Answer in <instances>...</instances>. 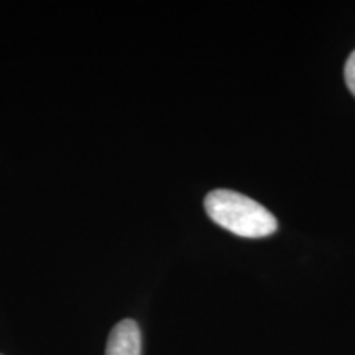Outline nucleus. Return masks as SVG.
<instances>
[{
    "label": "nucleus",
    "mask_w": 355,
    "mask_h": 355,
    "mask_svg": "<svg viewBox=\"0 0 355 355\" xmlns=\"http://www.w3.org/2000/svg\"><path fill=\"white\" fill-rule=\"evenodd\" d=\"M204 207L217 225L241 237H266L278 227L272 212L237 191H211L204 199Z\"/></svg>",
    "instance_id": "nucleus-1"
},
{
    "label": "nucleus",
    "mask_w": 355,
    "mask_h": 355,
    "mask_svg": "<svg viewBox=\"0 0 355 355\" xmlns=\"http://www.w3.org/2000/svg\"><path fill=\"white\" fill-rule=\"evenodd\" d=\"M105 355H141V334L139 324L123 319L110 331Z\"/></svg>",
    "instance_id": "nucleus-2"
},
{
    "label": "nucleus",
    "mask_w": 355,
    "mask_h": 355,
    "mask_svg": "<svg viewBox=\"0 0 355 355\" xmlns=\"http://www.w3.org/2000/svg\"><path fill=\"white\" fill-rule=\"evenodd\" d=\"M345 81H347L350 92L355 96V51L349 56L347 63H345Z\"/></svg>",
    "instance_id": "nucleus-3"
}]
</instances>
